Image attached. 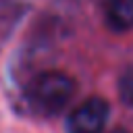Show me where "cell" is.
<instances>
[{
    "label": "cell",
    "mask_w": 133,
    "mask_h": 133,
    "mask_svg": "<svg viewBox=\"0 0 133 133\" xmlns=\"http://www.w3.org/2000/svg\"><path fill=\"white\" fill-rule=\"evenodd\" d=\"M75 94V79L62 71H44L27 85V100L44 114L60 112Z\"/></svg>",
    "instance_id": "obj_1"
},
{
    "label": "cell",
    "mask_w": 133,
    "mask_h": 133,
    "mask_svg": "<svg viewBox=\"0 0 133 133\" xmlns=\"http://www.w3.org/2000/svg\"><path fill=\"white\" fill-rule=\"evenodd\" d=\"M110 106L104 98L94 96L79 104L66 118L69 133H100L108 123Z\"/></svg>",
    "instance_id": "obj_2"
},
{
    "label": "cell",
    "mask_w": 133,
    "mask_h": 133,
    "mask_svg": "<svg viewBox=\"0 0 133 133\" xmlns=\"http://www.w3.org/2000/svg\"><path fill=\"white\" fill-rule=\"evenodd\" d=\"M104 17L108 27L114 31L133 29V0H106Z\"/></svg>",
    "instance_id": "obj_3"
},
{
    "label": "cell",
    "mask_w": 133,
    "mask_h": 133,
    "mask_svg": "<svg viewBox=\"0 0 133 133\" xmlns=\"http://www.w3.org/2000/svg\"><path fill=\"white\" fill-rule=\"evenodd\" d=\"M118 98L125 106L133 108V66H129L121 77H118Z\"/></svg>",
    "instance_id": "obj_4"
},
{
    "label": "cell",
    "mask_w": 133,
    "mask_h": 133,
    "mask_svg": "<svg viewBox=\"0 0 133 133\" xmlns=\"http://www.w3.org/2000/svg\"><path fill=\"white\" fill-rule=\"evenodd\" d=\"M112 133H131V131H127V129H114Z\"/></svg>",
    "instance_id": "obj_5"
}]
</instances>
